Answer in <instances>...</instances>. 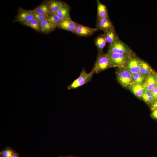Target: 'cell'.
<instances>
[{"label": "cell", "mask_w": 157, "mask_h": 157, "mask_svg": "<svg viewBox=\"0 0 157 157\" xmlns=\"http://www.w3.org/2000/svg\"><path fill=\"white\" fill-rule=\"evenodd\" d=\"M15 153L10 149H6L0 153L1 157H10Z\"/></svg>", "instance_id": "25"}, {"label": "cell", "mask_w": 157, "mask_h": 157, "mask_svg": "<svg viewBox=\"0 0 157 157\" xmlns=\"http://www.w3.org/2000/svg\"><path fill=\"white\" fill-rule=\"evenodd\" d=\"M114 26L109 17L97 19L96 28L104 32L110 30Z\"/></svg>", "instance_id": "9"}, {"label": "cell", "mask_w": 157, "mask_h": 157, "mask_svg": "<svg viewBox=\"0 0 157 157\" xmlns=\"http://www.w3.org/2000/svg\"><path fill=\"white\" fill-rule=\"evenodd\" d=\"M96 2L97 5V19L109 17L106 6L99 0H96Z\"/></svg>", "instance_id": "14"}, {"label": "cell", "mask_w": 157, "mask_h": 157, "mask_svg": "<svg viewBox=\"0 0 157 157\" xmlns=\"http://www.w3.org/2000/svg\"><path fill=\"white\" fill-rule=\"evenodd\" d=\"M151 104V108L152 110L157 108V100L153 102Z\"/></svg>", "instance_id": "29"}, {"label": "cell", "mask_w": 157, "mask_h": 157, "mask_svg": "<svg viewBox=\"0 0 157 157\" xmlns=\"http://www.w3.org/2000/svg\"><path fill=\"white\" fill-rule=\"evenodd\" d=\"M113 66L107 53L98 54L97 59L93 67L95 73L98 74Z\"/></svg>", "instance_id": "2"}, {"label": "cell", "mask_w": 157, "mask_h": 157, "mask_svg": "<svg viewBox=\"0 0 157 157\" xmlns=\"http://www.w3.org/2000/svg\"><path fill=\"white\" fill-rule=\"evenodd\" d=\"M32 11L35 18L41 22L47 18L44 15L35 12L33 10H32Z\"/></svg>", "instance_id": "26"}, {"label": "cell", "mask_w": 157, "mask_h": 157, "mask_svg": "<svg viewBox=\"0 0 157 157\" xmlns=\"http://www.w3.org/2000/svg\"><path fill=\"white\" fill-rule=\"evenodd\" d=\"M108 52L129 55L133 53L130 48L118 38L109 45Z\"/></svg>", "instance_id": "3"}, {"label": "cell", "mask_w": 157, "mask_h": 157, "mask_svg": "<svg viewBox=\"0 0 157 157\" xmlns=\"http://www.w3.org/2000/svg\"><path fill=\"white\" fill-rule=\"evenodd\" d=\"M141 60L133 53L129 58L124 68L132 74L139 73Z\"/></svg>", "instance_id": "7"}, {"label": "cell", "mask_w": 157, "mask_h": 157, "mask_svg": "<svg viewBox=\"0 0 157 157\" xmlns=\"http://www.w3.org/2000/svg\"><path fill=\"white\" fill-rule=\"evenodd\" d=\"M34 18L32 10H26L20 7L13 22H18L23 24Z\"/></svg>", "instance_id": "6"}, {"label": "cell", "mask_w": 157, "mask_h": 157, "mask_svg": "<svg viewBox=\"0 0 157 157\" xmlns=\"http://www.w3.org/2000/svg\"><path fill=\"white\" fill-rule=\"evenodd\" d=\"M154 70L151 66L147 62L141 60L140 72L146 77Z\"/></svg>", "instance_id": "20"}, {"label": "cell", "mask_w": 157, "mask_h": 157, "mask_svg": "<svg viewBox=\"0 0 157 157\" xmlns=\"http://www.w3.org/2000/svg\"><path fill=\"white\" fill-rule=\"evenodd\" d=\"M23 25L31 27L38 32H41V22L35 18Z\"/></svg>", "instance_id": "21"}, {"label": "cell", "mask_w": 157, "mask_h": 157, "mask_svg": "<svg viewBox=\"0 0 157 157\" xmlns=\"http://www.w3.org/2000/svg\"><path fill=\"white\" fill-rule=\"evenodd\" d=\"M41 32L48 34L54 31L56 27L50 22L47 18L41 22Z\"/></svg>", "instance_id": "16"}, {"label": "cell", "mask_w": 157, "mask_h": 157, "mask_svg": "<svg viewBox=\"0 0 157 157\" xmlns=\"http://www.w3.org/2000/svg\"><path fill=\"white\" fill-rule=\"evenodd\" d=\"M19 155L17 153H15L11 157H19Z\"/></svg>", "instance_id": "30"}, {"label": "cell", "mask_w": 157, "mask_h": 157, "mask_svg": "<svg viewBox=\"0 0 157 157\" xmlns=\"http://www.w3.org/2000/svg\"><path fill=\"white\" fill-rule=\"evenodd\" d=\"M47 18L50 22L56 27L61 21L55 13H51Z\"/></svg>", "instance_id": "24"}, {"label": "cell", "mask_w": 157, "mask_h": 157, "mask_svg": "<svg viewBox=\"0 0 157 157\" xmlns=\"http://www.w3.org/2000/svg\"><path fill=\"white\" fill-rule=\"evenodd\" d=\"M77 24L72 21L71 18H68L61 21L57 27L72 33L76 28Z\"/></svg>", "instance_id": "11"}, {"label": "cell", "mask_w": 157, "mask_h": 157, "mask_svg": "<svg viewBox=\"0 0 157 157\" xmlns=\"http://www.w3.org/2000/svg\"><path fill=\"white\" fill-rule=\"evenodd\" d=\"M151 116L153 118L157 119V108L152 111Z\"/></svg>", "instance_id": "28"}, {"label": "cell", "mask_w": 157, "mask_h": 157, "mask_svg": "<svg viewBox=\"0 0 157 157\" xmlns=\"http://www.w3.org/2000/svg\"><path fill=\"white\" fill-rule=\"evenodd\" d=\"M33 10L36 12L44 15L47 17L51 14L46 3L44 1Z\"/></svg>", "instance_id": "19"}, {"label": "cell", "mask_w": 157, "mask_h": 157, "mask_svg": "<svg viewBox=\"0 0 157 157\" xmlns=\"http://www.w3.org/2000/svg\"><path fill=\"white\" fill-rule=\"evenodd\" d=\"M70 7L67 3L62 2L58 10L55 13L61 21L70 18Z\"/></svg>", "instance_id": "10"}, {"label": "cell", "mask_w": 157, "mask_h": 157, "mask_svg": "<svg viewBox=\"0 0 157 157\" xmlns=\"http://www.w3.org/2000/svg\"><path fill=\"white\" fill-rule=\"evenodd\" d=\"M103 34L106 39L107 42L109 44L118 38L114 26L108 31L104 32Z\"/></svg>", "instance_id": "17"}, {"label": "cell", "mask_w": 157, "mask_h": 157, "mask_svg": "<svg viewBox=\"0 0 157 157\" xmlns=\"http://www.w3.org/2000/svg\"><path fill=\"white\" fill-rule=\"evenodd\" d=\"M151 91L153 98V103L157 100V86H156Z\"/></svg>", "instance_id": "27"}, {"label": "cell", "mask_w": 157, "mask_h": 157, "mask_svg": "<svg viewBox=\"0 0 157 157\" xmlns=\"http://www.w3.org/2000/svg\"><path fill=\"white\" fill-rule=\"evenodd\" d=\"M94 73L95 72L93 68L90 72L88 73H87L85 69H83L78 77L68 86V89H76L88 83L91 80Z\"/></svg>", "instance_id": "1"}, {"label": "cell", "mask_w": 157, "mask_h": 157, "mask_svg": "<svg viewBox=\"0 0 157 157\" xmlns=\"http://www.w3.org/2000/svg\"><path fill=\"white\" fill-rule=\"evenodd\" d=\"M60 157H74L72 156H61Z\"/></svg>", "instance_id": "32"}, {"label": "cell", "mask_w": 157, "mask_h": 157, "mask_svg": "<svg viewBox=\"0 0 157 157\" xmlns=\"http://www.w3.org/2000/svg\"><path fill=\"white\" fill-rule=\"evenodd\" d=\"M156 73L154 71L146 76L144 83L146 90L151 91L156 86Z\"/></svg>", "instance_id": "13"}, {"label": "cell", "mask_w": 157, "mask_h": 157, "mask_svg": "<svg viewBox=\"0 0 157 157\" xmlns=\"http://www.w3.org/2000/svg\"><path fill=\"white\" fill-rule=\"evenodd\" d=\"M133 83H144L146 77L140 72L132 74Z\"/></svg>", "instance_id": "23"}, {"label": "cell", "mask_w": 157, "mask_h": 157, "mask_svg": "<svg viewBox=\"0 0 157 157\" xmlns=\"http://www.w3.org/2000/svg\"><path fill=\"white\" fill-rule=\"evenodd\" d=\"M95 44L97 49L98 54H103V49L107 42L106 39L103 34H100L95 39Z\"/></svg>", "instance_id": "15"}, {"label": "cell", "mask_w": 157, "mask_h": 157, "mask_svg": "<svg viewBox=\"0 0 157 157\" xmlns=\"http://www.w3.org/2000/svg\"><path fill=\"white\" fill-rule=\"evenodd\" d=\"M98 30L96 28H90L78 23L72 33L79 36H87L92 35Z\"/></svg>", "instance_id": "8"}, {"label": "cell", "mask_w": 157, "mask_h": 157, "mask_svg": "<svg viewBox=\"0 0 157 157\" xmlns=\"http://www.w3.org/2000/svg\"><path fill=\"white\" fill-rule=\"evenodd\" d=\"M141 98L147 104H151L153 102V98L151 91L145 89Z\"/></svg>", "instance_id": "22"}, {"label": "cell", "mask_w": 157, "mask_h": 157, "mask_svg": "<svg viewBox=\"0 0 157 157\" xmlns=\"http://www.w3.org/2000/svg\"><path fill=\"white\" fill-rule=\"evenodd\" d=\"M156 86H157V73H156Z\"/></svg>", "instance_id": "31"}, {"label": "cell", "mask_w": 157, "mask_h": 157, "mask_svg": "<svg viewBox=\"0 0 157 157\" xmlns=\"http://www.w3.org/2000/svg\"><path fill=\"white\" fill-rule=\"evenodd\" d=\"M113 67H117L119 69L124 68L131 56L132 55L121 54L107 52Z\"/></svg>", "instance_id": "5"}, {"label": "cell", "mask_w": 157, "mask_h": 157, "mask_svg": "<svg viewBox=\"0 0 157 157\" xmlns=\"http://www.w3.org/2000/svg\"><path fill=\"white\" fill-rule=\"evenodd\" d=\"M44 1L51 13H55L58 10L62 2L56 0L46 1Z\"/></svg>", "instance_id": "18"}, {"label": "cell", "mask_w": 157, "mask_h": 157, "mask_svg": "<svg viewBox=\"0 0 157 157\" xmlns=\"http://www.w3.org/2000/svg\"><path fill=\"white\" fill-rule=\"evenodd\" d=\"M117 79L121 85L125 88L129 89L133 84L132 74L125 68L119 69Z\"/></svg>", "instance_id": "4"}, {"label": "cell", "mask_w": 157, "mask_h": 157, "mask_svg": "<svg viewBox=\"0 0 157 157\" xmlns=\"http://www.w3.org/2000/svg\"><path fill=\"white\" fill-rule=\"evenodd\" d=\"M129 89L136 97L139 98H141L145 89V86L144 83H134Z\"/></svg>", "instance_id": "12"}]
</instances>
